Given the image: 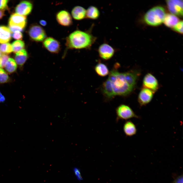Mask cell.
<instances>
[{
	"instance_id": "obj_1",
	"label": "cell",
	"mask_w": 183,
	"mask_h": 183,
	"mask_svg": "<svg viewBox=\"0 0 183 183\" xmlns=\"http://www.w3.org/2000/svg\"><path fill=\"white\" fill-rule=\"evenodd\" d=\"M96 39L89 33L76 30L66 38V45L68 49H80L91 47Z\"/></svg>"
},
{
	"instance_id": "obj_2",
	"label": "cell",
	"mask_w": 183,
	"mask_h": 183,
	"mask_svg": "<svg viewBox=\"0 0 183 183\" xmlns=\"http://www.w3.org/2000/svg\"><path fill=\"white\" fill-rule=\"evenodd\" d=\"M108 79L111 82L115 96L127 95L134 88L127 79L125 72L112 70L110 73Z\"/></svg>"
},
{
	"instance_id": "obj_3",
	"label": "cell",
	"mask_w": 183,
	"mask_h": 183,
	"mask_svg": "<svg viewBox=\"0 0 183 183\" xmlns=\"http://www.w3.org/2000/svg\"><path fill=\"white\" fill-rule=\"evenodd\" d=\"M166 15L165 10L162 7L157 6L149 10L144 17L145 22L150 25L158 26L163 22Z\"/></svg>"
},
{
	"instance_id": "obj_4",
	"label": "cell",
	"mask_w": 183,
	"mask_h": 183,
	"mask_svg": "<svg viewBox=\"0 0 183 183\" xmlns=\"http://www.w3.org/2000/svg\"><path fill=\"white\" fill-rule=\"evenodd\" d=\"M115 111L117 122L120 120H127L133 118H141V117L136 114L131 108L127 105H120L116 108Z\"/></svg>"
},
{
	"instance_id": "obj_5",
	"label": "cell",
	"mask_w": 183,
	"mask_h": 183,
	"mask_svg": "<svg viewBox=\"0 0 183 183\" xmlns=\"http://www.w3.org/2000/svg\"><path fill=\"white\" fill-rule=\"evenodd\" d=\"M28 33L30 38L36 42L43 41L47 38L45 31L42 27L38 24L32 25L29 29Z\"/></svg>"
},
{
	"instance_id": "obj_6",
	"label": "cell",
	"mask_w": 183,
	"mask_h": 183,
	"mask_svg": "<svg viewBox=\"0 0 183 183\" xmlns=\"http://www.w3.org/2000/svg\"><path fill=\"white\" fill-rule=\"evenodd\" d=\"M27 21L26 16L13 13L9 19L8 26L19 27L24 29L26 26Z\"/></svg>"
},
{
	"instance_id": "obj_7",
	"label": "cell",
	"mask_w": 183,
	"mask_h": 183,
	"mask_svg": "<svg viewBox=\"0 0 183 183\" xmlns=\"http://www.w3.org/2000/svg\"><path fill=\"white\" fill-rule=\"evenodd\" d=\"M166 3L169 11L172 14L182 16V0H168L166 1Z\"/></svg>"
},
{
	"instance_id": "obj_8",
	"label": "cell",
	"mask_w": 183,
	"mask_h": 183,
	"mask_svg": "<svg viewBox=\"0 0 183 183\" xmlns=\"http://www.w3.org/2000/svg\"><path fill=\"white\" fill-rule=\"evenodd\" d=\"M43 45L45 49L52 53H58L60 49L59 42L52 37L46 38L43 41Z\"/></svg>"
},
{
	"instance_id": "obj_9",
	"label": "cell",
	"mask_w": 183,
	"mask_h": 183,
	"mask_svg": "<svg viewBox=\"0 0 183 183\" xmlns=\"http://www.w3.org/2000/svg\"><path fill=\"white\" fill-rule=\"evenodd\" d=\"M154 92L147 88H144L140 92L138 97V102L140 106H145L152 100Z\"/></svg>"
},
{
	"instance_id": "obj_10",
	"label": "cell",
	"mask_w": 183,
	"mask_h": 183,
	"mask_svg": "<svg viewBox=\"0 0 183 183\" xmlns=\"http://www.w3.org/2000/svg\"><path fill=\"white\" fill-rule=\"evenodd\" d=\"M143 85L144 88L149 89L154 92L158 89L159 86L157 79L150 73H147L144 76Z\"/></svg>"
},
{
	"instance_id": "obj_11",
	"label": "cell",
	"mask_w": 183,
	"mask_h": 183,
	"mask_svg": "<svg viewBox=\"0 0 183 183\" xmlns=\"http://www.w3.org/2000/svg\"><path fill=\"white\" fill-rule=\"evenodd\" d=\"M56 18L58 23L64 26H69L72 23L71 15L66 10H62L58 12L56 15Z\"/></svg>"
},
{
	"instance_id": "obj_12",
	"label": "cell",
	"mask_w": 183,
	"mask_h": 183,
	"mask_svg": "<svg viewBox=\"0 0 183 183\" xmlns=\"http://www.w3.org/2000/svg\"><path fill=\"white\" fill-rule=\"evenodd\" d=\"M33 7V5L31 2L28 1H23L17 6L15 11L17 14L26 16L30 14Z\"/></svg>"
},
{
	"instance_id": "obj_13",
	"label": "cell",
	"mask_w": 183,
	"mask_h": 183,
	"mask_svg": "<svg viewBox=\"0 0 183 183\" xmlns=\"http://www.w3.org/2000/svg\"><path fill=\"white\" fill-rule=\"evenodd\" d=\"M114 52L113 48L106 43H104L100 45L98 49L100 56L105 60L111 58L113 55Z\"/></svg>"
},
{
	"instance_id": "obj_14",
	"label": "cell",
	"mask_w": 183,
	"mask_h": 183,
	"mask_svg": "<svg viewBox=\"0 0 183 183\" xmlns=\"http://www.w3.org/2000/svg\"><path fill=\"white\" fill-rule=\"evenodd\" d=\"M124 133L127 136H132L136 133L137 129L135 125L131 121H126L123 126Z\"/></svg>"
},
{
	"instance_id": "obj_15",
	"label": "cell",
	"mask_w": 183,
	"mask_h": 183,
	"mask_svg": "<svg viewBox=\"0 0 183 183\" xmlns=\"http://www.w3.org/2000/svg\"><path fill=\"white\" fill-rule=\"evenodd\" d=\"M11 32L9 27L3 25H0V43L9 42L11 38Z\"/></svg>"
},
{
	"instance_id": "obj_16",
	"label": "cell",
	"mask_w": 183,
	"mask_h": 183,
	"mask_svg": "<svg viewBox=\"0 0 183 183\" xmlns=\"http://www.w3.org/2000/svg\"><path fill=\"white\" fill-rule=\"evenodd\" d=\"M86 10L80 6L75 7L72 10L71 15L73 18L77 20H81L86 17Z\"/></svg>"
},
{
	"instance_id": "obj_17",
	"label": "cell",
	"mask_w": 183,
	"mask_h": 183,
	"mask_svg": "<svg viewBox=\"0 0 183 183\" xmlns=\"http://www.w3.org/2000/svg\"><path fill=\"white\" fill-rule=\"evenodd\" d=\"M28 57L27 51L25 49H23L16 53L14 60L17 64L21 66L25 63Z\"/></svg>"
},
{
	"instance_id": "obj_18",
	"label": "cell",
	"mask_w": 183,
	"mask_h": 183,
	"mask_svg": "<svg viewBox=\"0 0 183 183\" xmlns=\"http://www.w3.org/2000/svg\"><path fill=\"white\" fill-rule=\"evenodd\" d=\"M102 90L104 94L108 99H112L115 96L111 82L108 79L103 84Z\"/></svg>"
},
{
	"instance_id": "obj_19",
	"label": "cell",
	"mask_w": 183,
	"mask_h": 183,
	"mask_svg": "<svg viewBox=\"0 0 183 183\" xmlns=\"http://www.w3.org/2000/svg\"><path fill=\"white\" fill-rule=\"evenodd\" d=\"M179 21V19L176 16L168 13L166 14L163 22L167 26L173 28Z\"/></svg>"
},
{
	"instance_id": "obj_20",
	"label": "cell",
	"mask_w": 183,
	"mask_h": 183,
	"mask_svg": "<svg viewBox=\"0 0 183 183\" xmlns=\"http://www.w3.org/2000/svg\"><path fill=\"white\" fill-rule=\"evenodd\" d=\"M100 12L96 7L91 6L86 10V17L92 19H97L99 16Z\"/></svg>"
},
{
	"instance_id": "obj_21",
	"label": "cell",
	"mask_w": 183,
	"mask_h": 183,
	"mask_svg": "<svg viewBox=\"0 0 183 183\" xmlns=\"http://www.w3.org/2000/svg\"><path fill=\"white\" fill-rule=\"evenodd\" d=\"M95 70L98 74L102 77L106 76L109 73V69L107 66L102 63L98 64L95 67Z\"/></svg>"
},
{
	"instance_id": "obj_22",
	"label": "cell",
	"mask_w": 183,
	"mask_h": 183,
	"mask_svg": "<svg viewBox=\"0 0 183 183\" xmlns=\"http://www.w3.org/2000/svg\"><path fill=\"white\" fill-rule=\"evenodd\" d=\"M4 67L8 72L11 73L16 71L17 66L14 60L12 58H9L6 62Z\"/></svg>"
},
{
	"instance_id": "obj_23",
	"label": "cell",
	"mask_w": 183,
	"mask_h": 183,
	"mask_svg": "<svg viewBox=\"0 0 183 183\" xmlns=\"http://www.w3.org/2000/svg\"><path fill=\"white\" fill-rule=\"evenodd\" d=\"M12 51L15 53L23 49L25 47L24 42L20 40L13 41L12 44Z\"/></svg>"
},
{
	"instance_id": "obj_24",
	"label": "cell",
	"mask_w": 183,
	"mask_h": 183,
	"mask_svg": "<svg viewBox=\"0 0 183 183\" xmlns=\"http://www.w3.org/2000/svg\"><path fill=\"white\" fill-rule=\"evenodd\" d=\"M0 51L4 54L11 53L12 51L11 44L9 43L1 44L0 45Z\"/></svg>"
},
{
	"instance_id": "obj_25",
	"label": "cell",
	"mask_w": 183,
	"mask_h": 183,
	"mask_svg": "<svg viewBox=\"0 0 183 183\" xmlns=\"http://www.w3.org/2000/svg\"><path fill=\"white\" fill-rule=\"evenodd\" d=\"M9 80V77L7 73L3 69L0 68V83L7 82Z\"/></svg>"
},
{
	"instance_id": "obj_26",
	"label": "cell",
	"mask_w": 183,
	"mask_h": 183,
	"mask_svg": "<svg viewBox=\"0 0 183 183\" xmlns=\"http://www.w3.org/2000/svg\"><path fill=\"white\" fill-rule=\"evenodd\" d=\"M9 58V56L6 54L2 55L0 57V68H2L4 67Z\"/></svg>"
},
{
	"instance_id": "obj_27",
	"label": "cell",
	"mask_w": 183,
	"mask_h": 183,
	"mask_svg": "<svg viewBox=\"0 0 183 183\" xmlns=\"http://www.w3.org/2000/svg\"><path fill=\"white\" fill-rule=\"evenodd\" d=\"M74 173L77 180L79 181L82 180L83 178L82 176L80 170L78 168L75 167L73 169Z\"/></svg>"
},
{
	"instance_id": "obj_28",
	"label": "cell",
	"mask_w": 183,
	"mask_h": 183,
	"mask_svg": "<svg viewBox=\"0 0 183 183\" xmlns=\"http://www.w3.org/2000/svg\"><path fill=\"white\" fill-rule=\"evenodd\" d=\"M173 29L180 33H183V21H179L173 27Z\"/></svg>"
},
{
	"instance_id": "obj_29",
	"label": "cell",
	"mask_w": 183,
	"mask_h": 183,
	"mask_svg": "<svg viewBox=\"0 0 183 183\" xmlns=\"http://www.w3.org/2000/svg\"><path fill=\"white\" fill-rule=\"evenodd\" d=\"M9 1L8 0H0V9L2 10L8 8L7 4Z\"/></svg>"
},
{
	"instance_id": "obj_30",
	"label": "cell",
	"mask_w": 183,
	"mask_h": 183,
	"mask_svg": "<svg viewBox=\"0 0 183 183\" xmlns=\"http://www.w3.org/2000/svg\"><path fill=\"white\" fill-rule=\"evenodd\" d=\"M12 36L13 38L17 40L22 39L23 37L22 33L19 31H17L13 33Z\"/></svg>"
},
{
	"instance_id": "obj_31",
	"label": "cell",
	"mask_w": 183,
	"mask_h": 183,
	"mask_svg": "<svg viewBox=\"0 0 183 183\" xmlns=\"http://www.w3.org/2000/svg\"><path fill=\"white\" fill-rule=\"evenodd\" d=\"M9 28L11 32H14L17 31L22 32L24 29L19 27L16 26H9Z\"/></svg>"
},
{
	"instance_id": "obj_32",
	"label": "cell",
	"mask_w": 183,
	"mask_h": 183,
	"mask_svg": "<svg viewBox=\"0 0 183 183\" xmlns=\"http://www.w3.org/2000/svg\"><path fill=\"white\" fill-rule=\"evenodd\" d=\"M173 183H183L182 175L178 177L174 181Z\"/></svg>"
},
{
	"instance_id": "obj_33",
	"label": "cell",
	"mask_w": 183,
	"mask_h": 183,
	"mask_svg": "<svg viewBox=\"0 0 183 183\" xmlns=\"http://www.w3.org/2000/svg\"><path fill=\"white\" fill-rule=\"evenodd\" d=\"M40 24L42 26H45L47 24V22L44 20H41L39 21Z\"/></svg>"
},
{
	"instance_id": "obj_34",
	"label": "cell",
	"mask_w": 183,
	"mask_h": 183,
	"mask_svg": "<svg viewBox=\"0 0 183 183\" xmlns=\"http://www.w3.org/2000/svg\"><path fill=\"white\" fill-rule=\"evenodd\" d=\"M5 100V98L0 92V102H4Z\"/></svg>"
},
{
	"instance_id": "obj_35",
	"label": "cell",
	"mask_w": 183,
	"mask_h": 183,
	"mask_svg": "<svg viewBox=\"0 0 183 183\" xmlns=\"http://www.w3.org/2000/svg\"><path fill=\"white\" fill-rule=\"evenodd\" d=\"M5 12L4 10H0V19H1L5 15Z\"/></svg>"
},
{
	"instance_id": "obj_36",
	"label": "cell",
	"mask_w": 183,
	"mask_h": 183,
	"mask_svg": "<svg viewBox=\"0 0 183 183\" xmlns=\"http://www.w3.org/2000/svg\"><path fill=\"white\" fill-rule=\"evenodd\" d=\"M1 53H1V51H0V57L1 56H2V54Z\"/></svg>"
}]
</instances>
